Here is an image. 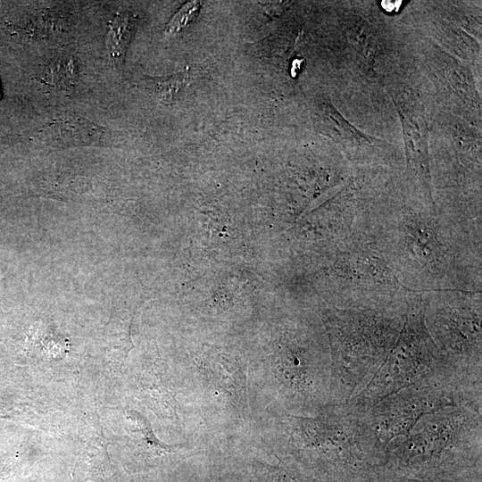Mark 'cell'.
Here are the masks:
<instances>
[{"label": "cell", "instance_id": "cell-1", "mask_svg": "<svg viewBox=\"0 0 482 482\" xmlns=\"http://www.w3.org/2000/svg\"><path fill=\"white\" fill-rule=\"evenodd\" d=\"M410 195L386 196L368 231L396 278L419 292H481V219Z\"/></svg>", "mask_w": 482, "mask_h": 482}, {"label": "cell", "instance_id": "cell-2", "mask_svg": "<svg viewBox=\"0 0 482 482\" xmlns=\"http://www.w3.org/2000/svg\"><path fill=\"white\" fill-rule=\"evenodd\" d=\"M278 445L287 462L329 482H366L381 469L385 446L347 404L315 415L278 418Z\"/></svg>", "mask_w": 482, "mask_h": 482}, {"label": "cell", "instance_id": "cell-3", "mask_svg": "<svg viewBox=\"0 0 482 482\" xmlns=\"http://www.w3.org/2000/svg\"><path fill=\"white\" fill-rule=\"evenodd\" d=\"M482 470V410L461 405L420 418L385 447L378 475L455 476Z\"/></svg>", "mask_w": 482, "mask_h": 482}, {"label": "cell", "instance_id": "cell-4", "mask_svg": "<svg viewBox=\"0 0 482 482\" xmlns=\"http://www.w3.org/2000/svg\"><path fill=\"white\" fill-rule=\"evenodd\" d=\"M407 307L323 309L335 404H347L376 374L399 337Z\"/></svg>", "mask_w": 482, "mask_h": 482}, {"label": "cell", "instance_id": "cell-5", "mask_svg": "<svg viewBox=\"0 0 482 482\" xmlns=\"http://www.w3.org/2000/svg\"><path fill=\"white\" fill-rule=\"evenodd\" d=\"M423 312V292L414 291L396 343L369 383L347 403L352 411L363 414L388 395L410 386L467 378L453 368L432 340Z\"/></svg>", "mask_w": 482, "mask_h": 482}, {"label": "cell", "instance_id": "cell-6", "mask_svg": "<svg viewBox=\"0 0 482 482\" xmlns=\"http://www.w3.org/2000/svg\"><path fill=\"white\" fill-rule=\"evenodd\" d=\"M423 318L437 348L461 375L482 381L481 292H423Z\"/></svg>", "mask_w": 482, "mask_h": 482}, {"label": "cell", "instance_id": "cell-7", "mask_svg": "<svg viewBox=\"0 0 482 482\" xmlns=\"http://www.w3.org/2000/svg\"><path fill=\"white\" fill-rule=\"evenodd\" d=\"M461 405L482 410V382L460 377L410 386L388 395L362 415L386 447L395 438L407 435L423 416Z\"/></svg>", "mask_w": 482, "mask_h": 482}, {"label": "cell", "instance_id": "cell-8", "mask_svg": "<svg viewBox=\"0 0 482 482\" xmlns=\"http://www.w3.org/2000/svg\"><path fill=\"white\" fill-rule=\"evenodd\" d=\"M395 99L403 124L410 193L425 203L435 204L423 111L417 99L408 93L403 92Z\"/></svg>", "mask_w": 482, "mask_h": 482}, {"label": "cell", "instance_id": "cell-9", "mask_svg": "<svg viewBox=\"0 0 482 482\" xmlns=\"http://www.w3.org/2000/svg\"><path fill=\"white\" fill-rule=\"evenodd\" d=\"M109 131L84 118L61 117L38 133V139L52 144H91L106 140Z\"/></svg>", "mask_w": 482, "mask_h": 482}, {"label": "cell", "instance_id": "cell-10", "mask_svg": "<svg viewBox=\"0 0 482 482\" xmlns=\"http://www.w3.org/2000/svg\"><path fill=\"white\" fill-rule=\"evenodd\" d=\"M205 375L217 388L221 389L243 414H246L247 396L245 388L246 369L245 366L217 362L209 365Z\"/></svg>", "mask_w": 482, "mask_h": 482}, {"label": "cell", "instance_id": "cell-11", "mask_svg": "<svg viewBox=\"0 0 482 482\" xmlns=\"http://www.w3.org/2000/svg\"><path fill=\"white\" fill-rule=\"evenodd\" d=\"M135 26L136 19L129 12H119L111 21L106 47L109 59L113 64L119 65L123 62Z\"/></svg>", "mask_w": 482, "mask_h": 482}, {"label": "cell", "instance_id": "cell-12", "mask_svg": "<svg viewBox=\"0 0 482 482\" xmlns=\"http://www.w3.org/2000/svg\"><path fill=\"white\" fill-rule=\"evenodd\" d=\"M252 468L258 482H329L318 479L285 461L270 465L253 461Z\"/></svg>", "mask_w": 482, "mask_h": 482}, {"label": "cell", "instance_id": "cell-13", "mask_svg": "<svg viewBox=\"0 0 482 482\" xmlns=\"http://www.w3.org/2000/svg\"><path fill=\"white\" fill-rule=\"evenodd\" d=\"M77 64L72 59L61 58L50 62L46 69L45 78L52 86L67 89L78 79Z\"/></svg>", "mask_w": 482, "mask_h": 482}, {"label": "cell", "instance_id": "cell-14", "mask_svg": "<svg viewBox=\"0 0 482 482\" xmlns=\"http://www.w3.org/2000/svg\"><path fill=\"white\" fill-rule=\"evenodd\" d=\"M482 470L455 476L440 477H403L377 475L366 482H482Z\"/></svg>", "mask_w": 482, "mask_h": 482}, {"label": "cell", "instance_id": "cell-15", "mask_svg": "<svg viewBox=\"0 0 482 482\" xmlns=\"http://www.w3.org/2000/svg\"><path fill=\"white\" fill-rule=\"evenodd\" d=\"M148 84L151 92L158 100L170 102L185 86V75L175 74L170 77L153 78L149 79Z\"/></svg>", "mask_w": 482, "mask_h": 482}, {"label": "cell", "instance_id": "cell-16", "mask_svg": "<svg viewBox=\"0 0 482 482\" xmlns=\"http://www.w3.org/2000/svg\"><path fill=\"white\" fill-rule=\"evenodd\" d=\"M200 5L201 3L197 1L188 2L183 5L167 24L166 34H174L187 26L197 14Z\"/></svg>", "mask_w": 482, "mask_h": 482}, {"label": "cell", "instance_id": "cell-17", "mask_svg": "<svg viewBox=\"0 0 482 482\" xmlns=\"http://www.w3.org/2000/svg\"><path fill=\"white\" fill-rule=\"evenodd\" d=\"M402 2L401 1H383L382 2V6L384 7V9L386 11H395L399 8V6L401 5Z\"/></svg>", "mask_w": 482, "mask_h": 482}]
</instances>
